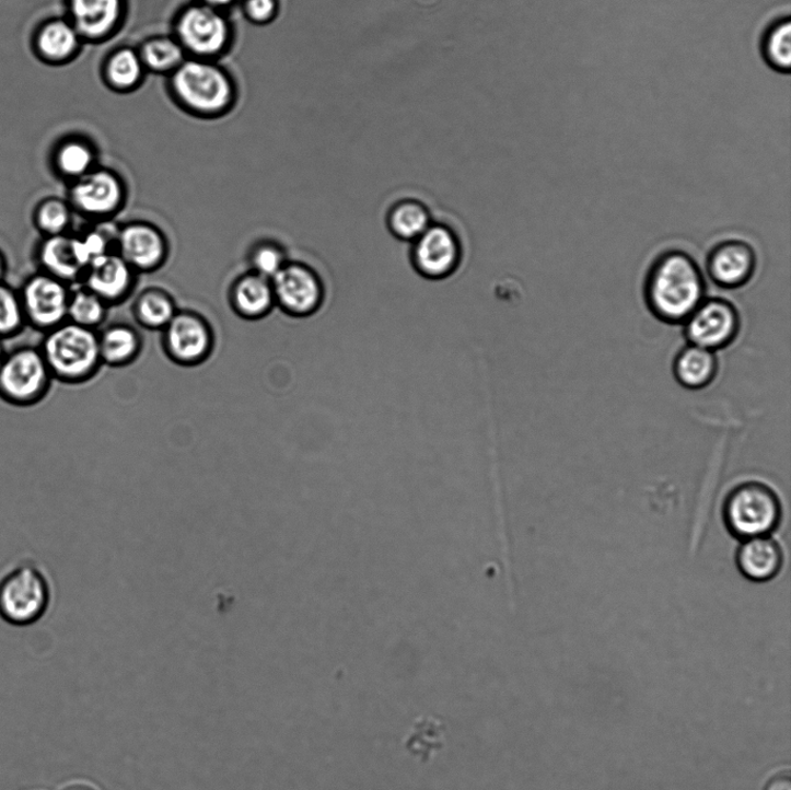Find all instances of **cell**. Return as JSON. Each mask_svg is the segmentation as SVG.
I'll list each match as a JSON object with an SVG mask.
<instances>
[{"label":"cell","instance_id":"19","mask_svg":"<svg viewBox=\"0 0 791 790\" xmlns=\"http://www.w3.org/2000/svg\"><path fill=\"white\" fill-rule=\"evenodd\" d=\"M230 301L241 317L261 320L276 305L271 280L254 271L245 274L232 286Z\"/></svg>","mask_w":791,"mask_h":790},{"label":"cell","instance_id":"23","mask_svg":"<svg viewBox=\"0 0 791 790\" xmlns=\"http://www.w3.org/2000/svg\"><path fill=\"white\" fill-rule=\"evenodd\" d=\"M102 362L110 367H125L133 362L142 349L140 334L128 325H113L98 334Z\"/></svg>","mask_w":791,"mask_h":790},{"label":"cell","instance_id":"8","mask_svg":"<svg viewBox=\"0 0 791 790\" xmlns=\"http://www.w3.org/2000/svg\"><path fill=\"white\" fill-rule=\"evenodd\" d=\"M126 197L120 176L108 170L94 169L71 183L68 202L73 212L102 221L120 211Z\"/></svg>","mask_w":791,"mask_h":790},{"label":"cell","instance_id":"2","mask_svg":"<svg viewBox=\"0 0 791 790\" xmlns=\"http://www.w3.org/2000/svg\"><path fill=\"white\" fill-rule=\"evenodd\" d=\"M53 582L34 559H20L0 571V619L16 627L42 620L51 605Z\"/></svg>","mask_w":791,"mask_h":790},{"label":"cell","instance_id":"20","mask_svg":"<svg viewBox=\"0 0 791 790\" xmlns=\"http://www.w3.org/2000/svg\"><path fill=\"white\" fill-rule=\"evenodd\" d=\"M677 382L688 390H702L713 383L719 373L717 352L695 345H687L674 362Z\"/></svg>","mask_w":791,"mask_h":790},{"label":"cell","instance_id":"40","mask_svg":"<svg viewBox=\"0 0 791 790\" xmlns=\"http://www.w3.org/2000/svg\"><path fill=\"white\" fill-rule=\"evenodd\" d=\"M234 0H205V5L210 7L212 9H222L224 7H228L232 4Z\"/></svg>","mask_w":791,"mask_h":790},{"label":"cell","instance_id":"25","mask_svg":"<svg viewBox=\"0 0 791 790\" xmlns=\"http://www.w3.org/2000/svg\"><path fill=\"white\" fill-rule=\"evenodd\" d=\"M79 36L71 23L56 20L39 30L36 36L37 53L49 62H63L75 53Z\"/></svg>","mask_w":791,"mask_h":790},{"label":"cell","instance_id":"7","mask_svg":"<svg viewBox=\"0 0 791 790\" xmlns=\"http://www.w3.org/2000/svg\"><path fill=\"white\" fill-rule=\"evenodd\" d=\"M173 88L189 108L202 113L224 109L232 97L228 75L221 69L201 61H187L177 68Z\"/></svg>","mask_w":791,"mask_h":790},{"label":"cell","instance_id":"15","mask_svg":"<svg viewBox=\"0 0 791 790\" xmlns=\"http://www.w3.org/2000/svg\"><path fill=\"white\" fill-rule=\"evenodd\" d=\"M181 44L200 56L219 54L226 45L229 26L225 18L207 5L189 8L177 25Z\"/></svg>","mask_w":791,"mask_h":790},{"label":"cell","instance_id":"37","mask_svg":"<svg viewBox=\"0 0 791 790\" xmlns=\"http://www.w3.org/2000/svg\"><path fill=\"white\" fill-rule=\"evenodd\" d=\"M765 790H791V780L788 774H780L770 779Z\"/></svg>","mask_w":791,"mask_h":790},{"label":"cell","instance_id":"13","mask_svg":"<svg viewBox=\"0 0 791 790\" xmlns=\"http://www.w3.org/2000/svg\"><path fill=\"white\" fill-rule=\"evenodd\" d=\"M115 251L137 271L160 269L168 256L164 233L146 222H132L116 233Z\"/></svg>","mask_w":791,"mask_h":790},{"label":"cell","instance_id":"9","mask_svg":"<svg viewBox=\"0 0 791 790\" xmlns=\"http://www.w3.org/2000/svg\"><path fill=\"white\" fill-rule=\"evenodd\" d=\"M689 345L709 350L726 348L738 337L741 315L736 306L723 299H705L684 323Z\"/></svg>","mask_w":791,"mask_h":790},{"label":"cell","instance_id":"35","mask_svg":"<svg viewBox=\"0 0 791 790\" xmlns=\"http://www.w3.org/2000/svg\"><path fill=\"white\" fill-rule=\"evenodd\" d=\"M75 236L86 269L94 260L102 258L103 255H106L109 252L115 251L110 247L112 240L109 239L108 233L102 229H92L81 234H77Z\"/></svg>","mask_w":791,"mask_h":790},{"label":"cell","instance_id":"10","mask_svg":"<svg viewBox=\"0 0 791 790\" xmlns=\"http://www.w3.org/2000/svg\"><path fill=\"white\" fill-rule=\"evenodd\" d=\"M463 249L456 232L432 223L411 243L410 260L422 278L439 281L450 278L462 263Z\"/></svg>","mask_w":791,"mask_h":790},{"label":"cell","instance_id":"28","mask_svg":"<svg viewBox=\"0 0 791 790\" xmlns=\"http://www.w3.org/2000/svg\"><path fill=\"white\" fill-rule=\"evenodd\" d=\"M107 309L108 305L83 284L72 286L68 306V322L95 329L105 322Z\"/></svg>","mask_w":791,"mask_h":790},{"label":"cell","instance_id":"30","mask_svg":"<svg viewBox=\"0 0 791 790\" xmlns=\"http://www.w3.org/2000/svg\"><path fill=\"white\" fill-rule=\"evenodd\" d=\"M26 326L19 290L5 281L0 282V339L7 341L15 338Z\"/></svg>","mask_w":791,"mask_h":790},{"label":"cell","instance_id":"33","mask_svg":"<svg viewBox=\"0 0 791 790\" xmlns=\"http://www.w3.org/2000/svg\"><path fill=\"white\" fill-rule=\"evenodd\" d=\"M143 67L141 56L130 49H124L112 57L107 72L115 86L127 89L141 81Z\"/></svg>","mask_w":791,"mask_h":790},{"label":"cell","instance_id":"29","mask_svg":"<svg viewBox=\"0 0 791 790\" xmlns=\"http://www.w3.org/2000/svg\"><path fill=\"white\" fill-rule=\"evenodd\" d=\"M95 155L91 147L81 141H69L59 147L54 155L56 172L70 183L95 169Z\"/></svg>","mask_w":791,"mask_h":790},{"label":"cell","instance_id":"24","mask_svg":"<svg viewBox=\"0 0 791 790\" xmlns=\"http://www.w3.org/2000/svg\"><path fill=\"white\" fill-rule=\"evenodd\" d=\"M432 224L429 209L417 200L393 205L387 214L389 232L402 242L412 243Z\"/></svg>","mask_w":791,"mask_h":790},{"label":"cell","instance_id":"36","mask_svg":"<svg viewBox=\"0 0 791 790\" xmlns=\"http://www.w3.org/2000/svg\"><path fill=\"white\" fill-rule=\"evenodd\" d=\"M246 11L255 22L264 23L276 12L275 0H247Z\"/></svg>","mask_w":791,"mask_h":790},{"label":"cell","instance_id":"22","mask_svg":"<svg viewBox=\"0 0 791 790\" xmlns=\"http://www.w3.org/2000/svg\"><path fill=\"white\" fill-rule=\"evenodd\" d=\"M71 14L79 35L103 37L120 19L121 0H71Z\"/></svg>","mask_w":791,"mask_h":790},{"label":"cell","instance_id":"16","mask_svg":"<svg viewBox=\"0 0 791 790\" xmlns=\"http://www.w3.org/2000/svg\"><path fill=\"white\" fill-rule=\"evenodd\" d=\"M136 271L116 251L94 260L85 270L81 284L107 305L124 302L135 284Z\"/></svg>","mask_w":791,"mask_h":790},{"label":"cell","instance_id":"41","mask_svg":"<svg viewBox=\"0 0 791 790\" xmlns=\"http://www.w3.org/2000/svg\"><path fill=\"white\" fill-rule=\"evenodd\" d=\"M4 342H5L4 340L0 339V365H2V363L7 357V353H8Z\"/></svg>","mask_w":791,"mask_h":790},{"label":"cell","instance_id":"14","mask_svg":"<svg viewBox=\"0 0 791 790\" xmlns=\"http://www.w3.org/2000/svg\"><path fill=\"white\" fill-rule=\"evenodd\" d=\"M757 253L748 243L728 240L719 243L707 256L709 279L723 289H738L753 280Z\"/></svg>","mask_w":791,"mask_h":790},{"label":"cell","instance_id":"12","mask_svg":"<svg viewBox=\"0 0 791 790\" xmlns=\"http://www.w3.org/2000/svg\"><path fill=\"white\" fill-rule=\"evenodd\" d=\"M164 348L177 364L193 367L205 362L213 348V333L200 314L177 312L163 329Z\"/></svg>","mask_w":791,"mask_h":790},{"label":"cell","instance_id":"18","mask_svg":"<svg viewBox=\"0 0 791 790\" xmlns=\"http://www.w3.org/2000/svg\"><path fill=\"white\" fill-rule=\"evenodd\" d=\"M783 564V549L770 536L744 541L736 551L737 568L751 582L772 581L780 574Z\"/></svg>","mask_w":791,"mask_h":790},{"label":"cell","instance_id":"21","mask_svg":"<svg viewBox=\"0 0 791 790\" xmlns=\"http://www.w3.org/2000/svg\"><path fill=\"white\" fill-rule=\"evenodd\" d=\"M764 65L779 74H789L791 69V18L779 13L763 27L758 42Z\"/></svg>","mask_w":791,"mask_h":790},{"label":"cell","instance_id":"17","mask_svg":"<svg viewBox=\"0 0 791 790\" xmlns=\"http://www.w3.org/2000/svg\"><path fill=\"white\" fill-rule=\"evenodd\" d=\"M35 260L38 270L70 286L81 283L86 266L79 251L75 234L43 236L37 244Z\"/></svg>","mask_w":791,"mask_h":790},{"label":"cell","instance_id":"4","mask_svg":"<svg viewBox=\"0 0 791 790\" xmlns=\"http://www.w3.org/2000/svg\"><path fill=\"white\" fill-rule=\"evenodd\" d=\"M783 516L778 492L761 481H744L731 489L724 499L722 518L734 538L768 537L777 531Z\"/></svg>","mask_w":791,"mask_h":790},{"label":"cell","instance_id":"38","mask_svg":"<svg viewBox=\"0 0 791 790\" xmlns=\"http://www.w3.org/2000/svg\"><path fill=\"white\" fill-rule=\"evenodd\" d=\"M8 259L2 249H0V282L5 281L7 275H8Z\"/></svg>","mask_w":791,"mask_h":790},{"label":"cell","instance_id":"3","mask_svg":"<svg viewBox=\"0 0 791 790\" xmlns=\"http://www.w3.org/2000/svg\"><path fill=\"white\" fill-rule=\"evenodd\" d=\"M38 348L59 383H86L103 364L96 330L68 321L46 332Z\"/></svg>","mask_w":791,"mask_h":790},{"label":"cell","instance_id":"32","mask_svg":"<svg viewBox=\"0 0 791 790\" xmlns=\"http://www.w3.org/2000/svg\"><path fill=\"white\" fill-rule=\"evenodd\" d=\"M443 745V725L438 720L423 719L414 727L408 737V752L420 759H429Z\"/></svg>","mask_w":791,"mask_h":790},{"label":"cell","instance_id":"1","mask_svg":"<svg viewBox=\"0 0 791 790\" xmlns=\"http://www.w3.org/2000/svg\"><path fill=\"white\" fill-rule=\"evenodd\" d=\"M705 299L703 274L688 253L668 249L652 263L644 282V300L659 321L684 324Z\"/></svg>","mask_w":791,"mask_h":790},{"label":"cell","instance_id":"27","mask_svg":"<svg viewBox=\"0 0 791 790\" xmlns=\"http://www.w3.org/2000/svg\"><path fill=\"white\" fill-rule=\"evenodd\" d=\"M73 213L68 200L45 197L34 208L33 224L43 236L66 234L70 232Z\"/></svg>","mask_w":791,"mask_h":790},{"label":"cell","instance_id":"11","mask_svg":"<svg viewBox=\"0 0 791 790\" xmlns=\"http://www.w3.org/2000/svg\"><path fill=\"white\" fill-rule=\"evenodd\" d=\"M275 304L292 317H310L325 300L321 276L311 267L299 263L287 265L271 280Z\"/></svg>","mask_w":791,"mask_h":790},{"label":"cell","instance_id":"5","mask_svg":"<svg viewBox=\"0 0 791 790\" xmlns=\"http://www.w3.org/2000/svg\"><path fill=\"white\" fill-rule=\"evenodd\" d=\"M54 377L38 347L8 351L0 365V402L14 408H32L46 400Z\"/></svg>","mask_w":791,"mask_h":790},{"label":"cell","instance_id":"39","mask_svg":"<svg viewBox=\"0 0 791 790\" xmlns=\"http://www.w3.org/2000/svg\"><path fill=\"white\" fill-rule=\"evenodd\" d=\"M62 790H98L94 785L90 782H73L68 785Z\"/></svg>","mask_w":791,"mask_h":790},{"label":"cell","instance_id":"31","mask_svg":"<svg viewBox=\"0 0 791 790\" xmlns=\"http://www.w3.org/2000/svg\"><path fill=\"white\" fill-rule=\"evenodd\" d=\"M141 58L154 71L176 70L184 63V47L168 37L154 38L144 46Z\"/></svg>","mask_w":791,"mask_h":790},{"label":"cell","instance_id":"26","mask_svg":"<svg viewBox=\"0 0 791 790\" xmlns=\"http://www.w3.org/2000/svg\"><path fill=\"white\" fill-rule=\"evenodd\" d=\"M138 323L148 329H164L177 313L171 295L160 289H149L137 299L133 307Z\"/></svg>","mask_w":791,"mask_h":790},{"label":"cell","instance_id":"34","mask_svg":"<svg viewBox=\"0 0 791 790\" xmlns=\"http://www.w3.org/2000/svg\"><path fill=\"white\" fill-rule=\"evenodd\" d=\"M287 263L283 249L270 243L259 244L251 254L252 270L269 280H272Z\"/></svg>","mask_w":791,"mask_h":790},{"label":"cell","instance_id":"6","mask_svg":"<svg viewBox=\"0 0 791 790\" xmlns=\"http://www.w3.org/2000/svg\"><path fill=\"white\" fill-rule=\"evenodd\" d=\"M72 286L42 270L28 276L19 289L26 325L48 332L68 321Z\"/></svg>","mask_w":791,"mask_h":790}]
</instances>
